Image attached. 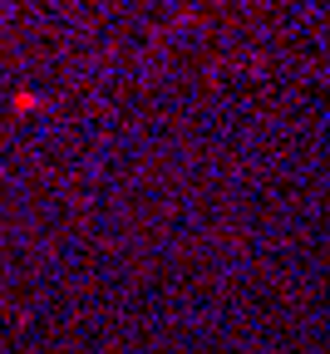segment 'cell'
I'll use <instances>...</instances> for the list:
<instances>
[{
    "mask_svg": "<svg viewBox=\"0 0 330 354\" xmlns=\"http://www.w3.org/2000/svg\"><path fill=\"white\" fill-rule=\"evenodd\" d=\"M10 104H15V113H30V109H35V104H40V99H35V94H15V99H10Z\"/></svg>",
    "mask_w": 330,
    "mask_h": 354,
    "instance_id": "cell-1",
    "label": "cell"
}]
</instances>
